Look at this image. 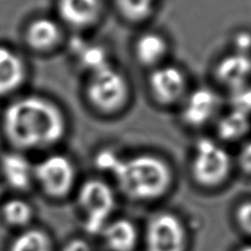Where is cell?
Wrapping results in <instances>:
<instances>
[{
  "mask_svg": "<svg viewBox=\"0 0 251 251\" xmlns=\"http://www.w3.org/2000/svg\"><path fill=\"white\" fill-rule=\"evenodd\" d=\"M215 77L229 91L248 84L251 77V55L238 52L225 55L216 64Z\"/></svg>",
  "mask_w": 251,
  "mask_h": 251,
  "instance_id": "30bf717a",
  "label": "cell"
},
{
  "mask_svg": "<svg viewBox=\"0 0 251 251\" xmlns=\"http://www.w3.org/2000/svg\"><path fill=\"white\" fill-rule=\"evenodd\" d=\"M121 16L132 24H140L153 15L157 0H115Z\"/></svg>",
  "mask_w": 251,
  "mask_h": 251,
  "instance_id": "d6986e66",
  "label": "cell"
},
{
  "mask_svg": "<svg viewBox=\"0 0 251 251\" xmlns=\"http://www.w3.org/2000/svg\"><path fill=\"white\" fill-rule=\"evenodd\" d=\"M149 251H185L186 231L177 216L170 213L155 215L146 229Z\"/></svg>",
  "mask_w": 251,
  "mask_h": 251,
  "instance_id": "52a82bcc",
  "label": "cell"
},
{
  "mask_svg": "<svg viewBox=\"0 0 251 251\" xmlns=\"http://www.w3.org/2000/svg\"><path fill=\"white\" fill-rule=\"evenodd\" d=\"M95 165L113 177L125 196L137 201L163 197L174 178L170 164L154 154L122 157L114 151L102 150L95 156Z\"/></svg>",
  "mask_w": 251,
  "mask_h": 251,
  "instance_id": "7a4b0ae2",
  "label": "cell"
},
{
  "mask_svg": "<svg viewBox=\"0 0 251 251\" xmlns=\"http://www.w3.org/2000/svg\"><path fill=\"white\" fill-rule=\"evenodd\" d=\"M10 251H52V242L46 232L30 229L12 241Z\"/></svg>",
  "mask_w": 251,
  "mask_h": 251,
  "instance_id": "ffe728a7",
  "label": "cell"
},
{
  "mask_svg": "<svg viewBox=\"0 0 251 251\" xmlns=\"http://www.w3.org/2000/svg\"><path fill=\"white\" fill-rule=\"evenodd\" d=\"M34 178L48 196L61 199L72 192L76 183V168L64 154H52L34 166Z\"/></svg>",
  "mask_w": 251,
  "mask_h": 251,
  "instance_id": "8992f818",
  "label": "cell"
},
{
  "mask_svg": "<svg viewBox=\"0 0 251 251\" xmlns=\"http://www.w3.org/2000/svg\"><path fill=\"white\" fill-rule=\"evenodd\" d=\"M231 110L250 116L251 114V84L248 83L230 91L229 97Z\"/></svg>",
  "mask_w": 251,
  "mask_h": 251,
  "instance_id": "7402d4cb",
  "label": "cell"
},
{
  "mask_svg": "<svg viewBox=\"0 0 251 251\" xmlns=\"http://www.w3.org/2000/svg\"><path fill=\"white\" fill-rule=\"evenodd\" d=\"M58 14L69 27L86 29L99 21L102 2L101 0H59Z\"/></svg>",
  "mask_w": 251,
  "mask_h": 251,
  "instance_id": "8fae6325",
  "label": "cell"
},
{
  "mask_svg": "<svg viewBox=\"0 0 251 251\" xmlns=\"http://www.w3.org/2000/svg\"><path fill=\"white\" fill-rule=\"evenodd\" d=\"M2 216L11 226L25 227L31 222L33 209L27 201L21 199H11L3 205Z\"/></svg>",
  "mask_w": 251,
  "mask_h": 251,
  "instance_id": "44dd1931",
  "label": "cell"
},
{
  "mask_svg": "<svg viewBox=\"0 0 251 251\" xmlns=\"http://www.w3.org/2000/svg\"><path fill=\"white\" fill-rule=\"evenodd\" d=\"M168 51L170 47L166 38L155 31L142 33L134 45V54L136 60L146 68L155 69L162 66Z\"/></svg>",
  "mask_w": 251,
  "mask_h": 251,
  "instance_id": "7c38bea8",
  "label": "cell"
},
{
  "mask_svg": "<svg viewBox=\"0 0 251 251\" xmlns=\"http://www.w3.org/2000/svg\"><path fill=\"white\" fill-rule=\"evenodd\" d=\"M77 205L84 215L86 230L102 231L115 206L113 189L102 179L85 180L77 192Z\"/></svg>",
  "mask_w": 251,
  "mask_h": 251,
  "instance_id": "5b68a950",
  "label": "cell"
},
{
  "mask_svg": "<svg viewBox=\"0 0 251 251\" xmlns=\"http://www.w3.org/2000/svg\"><path fill=\"white\" fill-rule=\"evenodd\" d=\"M149 88L158 104L175 105L181 103L187 94V79L178 67L162 64L153 69L149 77Z\"/></svg>",
  "mask_w": 251,
  "mask_h": 251,
  "instance_id": "ba28073f",
  "label": "cell"
},
{
  "mask_svg": "<svg viewBox=\"0 0 251 251\" xmlns=\"http://www.w3.org/2000/svg\"><path fill=\"white\" fill-rule=\"evenodd\" d=\"M233 46H235V52L249 54L251 50V33L247 31L238 32L233 39Z\"/></svg>",
  "mask_w": 251,
  "mask_h": 251,
  "instance_id": "cb8c5ba5",
  "label": "cell"
},
{
  "mask_svg": "<svg viewBox=\"0 0 251 251\" xmlns=\"http://www.w3.org/2000/svg\"><path fill=\"white\" fill-rule=\"evenodd\" d=\"M238 163L246 174H251V141L242 147L239 156H238Z\"/></svg>",
  "mask_w": 251,
  "mask_h": 251,
  "instance_id": "d4e9b609",
  "label": "cell"
},
{
  "mask_svg": "<svg viewBox=\"0 0 251 251\" xmlns=\"http://www.w3.org/2000/svg\"><path fill=\"white\" fill-rule=\"evenodd\" d=\"M231 157L217 142L202 137L194 146L190 174L195 183L204 188H217L228 179Z\"/></svg>",
  "mask_w": 251,
  "mask_h": 251,
  "instance_id": "277c9868",
  "label": "cell"
},
{
  "mask_svg": "<svg viewBox=\"0 0 251 251\" xmlns=\"http://www.w3.org/2000/svg\"><path fill=\"white\" fill-rule=\"evenodd\" d=\"M1 171L7 183L19 190L29 188L34 178V167L20 154H6L1 159Z\"/></svg>",
  "mask_w": 251,
  "mask_h": 251,
  "instance_id": "9a60e30c",
  "label": "cell"
},
{
  "mask_svg": "<svg viewBox=\"0 0 251 251\" xmlns=\"http://www.w3.org/2000/svg\"><path fill=\"white\" fill-rule=\"evenodd\" d=\"M250 127V116L230 110L219 119L217 135L225 142H236L246 136L249 133Z\"/></svg>",
  "mask_w": 251,
  "mask_h": 251,
  "instance_id": "e0dca14e",
  "label": "cell"
},
{
  "mask_svg": "<svg viewBox=\"0 0 251 251\" xmlns=\"http://www.w3.org/2000/svg\"><path fill=\"white\" fill-rule=\"evenodd\" d=\"M129 94L131 90L126 76L111 63L89 75L85 97L89 104L99 113H119L128 103Z\"/></svg>",
  "mask_w": 251,
  "mask_h": 251,
  "instance_id": "3957f363",
  "label": "cell"
},
{
  "mask_svg": "<svg viewBox=\"0 0 251 251\" xmlns=\"http://www.w3.org/2000/svg\"><path fill=\"white\" fill-rule=\"evenodd\" d=\"M72 50L75 53L80 66L85 69L89 75L110 64L106 51L104 48L100 46L88 45V43L79 40L73 43Z\"/></svg>",
  "mask_w": 251,
  "mask_h": 251,
  "instance_id": "ac0fdd59",
  "label": "cell"
},
{
  "mask_svg": "<svg viewBox=\"0 0 251 251\" xmlns=\"http://www.w3.org/2000/svg\"><path fill=\"white\" fill-rule=\"evenodd\" d=\"M219 106L217 92L207 86H201L185 95L181 101L180 120L189 127H202L215 118Z\"/></svg>",
  "mask_w": 251,
  "mask_h": 251,
  "instance_id": "9c48e42d",
  "label": "cell"
},
{
  "mask_svg": "<svg viewBox=\"0 0 251 251\" xmlns=\"http://www.w3.org/2000/svg\"><path fill=\"white\" fill-rule=\"evenodd\" d=\"M25 66L20 55L9 48L0 47V95L14 92L23 84Z\"/></svg>",
  "mask_w": 251,
  "mask_h": 251,
  "instance_id": "5bb4252c",
  "label": "cell"
},
{
  "mask_svg": "<svg viewBox=\"0 0 251 251\" xmlns=\"http://www.w3.org/2000/svg\"><path fill=\"white\" fill-rule=\"evenodd\" d=\"M239 251H251V246H248V247H245V248H242L241 250Z\"/></svg>",
  "mask_w": 251,
  "mask_h": 251,
  "instance_id": "4316f807",
  "label": "cell"
},
{
  "mask_svg": "<svg viewBox=\"0 0 251 251\" xmlns=\"http://www.w3.org/2000/svg\"><path fill=\"white\" fill-rule=\"evenodd\" d=\"M3 128L12 144L23 150H42L66 135L68 123L60 107L50 100L25 97L7 107Z\"/></svg>",
  "mask_w": 251,
  "mask_h": 251,
  "instance_id": "6da1fadb",
  "label": "cell"
},
{
  "mask_svg": "<svg viewBox=\"0 0 251 251\" xmlns=\"http://www.w3.org/2000/svg\"><path fill=\"white\" fill-rule=\"evenodd\" d=\"M106 246L112 251H132L137 242V230L127 219H116L103 228Z\"/></svg>",
  "mask_w": 251,
  "mask_h": 251,
  "instance_id": "2e32d148",
  "label": "cell"
},
{
  "mask_svg": "<svg viewBox=\"0 0 251 251\" xmlns=\"http://www.w3.org/2000/svg\"><path fill=\"white\" fill-rule=\"evenodd\" d=\"M64 251H91L86 242L82 240H73L68 244Z\"/></svg>",
  "mask_w": 251,
  "mask_h": 251,
  "instance_id": "484cf974",
  "label": "cell"
},
{
  "mask_svg": "<svg viewBox=\"0 0 251 251\" xmlns=\"http://www.w3.org/2000/svg\"><path fill=\"white\" fill-rule=\"evenodd\" d=\"M236 219L242 230L251 235V201L242 202L238 207Z\"/></svg>",
  "mask_w": 251,
  "mask_h": 251,
  "instance_id": "603a6c76",
  "label": "cell"
},
{
  "mask_svg": "<svg viewBox=\"0 0 251 251\" xmlns=\"http://www.w3.org/2000/svg\"><path fill=\"white\" fill-rule=\"evenodd\" d=\"M62 30L60 25L52 19L39 18L29 25L25 33L28 45L36 51H51L62 40Z\"/></svg>",
  "mask_w": 251,
  "mask_h": 251,
  "instance_id": "4fadbf2b",
  "label": "cell"
}]
</instances>
